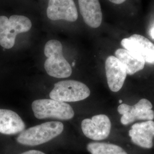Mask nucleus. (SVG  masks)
I'll return each instance as SVG.
<instances>
[{
	"instance_id": "obj_1",
	"label": "nucleus",
	"mask_w": 154,
	"mask_h": 154,
	"mask_svg": "<svg viewBox=\"0 0 154 154\" xmlns=\"http://www.w3.org/2000/svg\"><path fill=\"white\" fill-rule=\"evenodd\" d=\"M44 53L47 57L45 62V69L50 76L65 78L72 75V66L63 57L60 41L56 39L48 41L45 46Z\"/></svg>"
},
{
	"instance_id": "obj_2",
	"label": "nucleus",
	"mask_w": 154,
	"mask_h": 154,
	"mask_svg": "<svg viewBox=\"0 0 154 154\" xmlns=\"http://www.w3.org/2000/svg\"><path fill=\"white\" fill-rule=\"evenodd\" d=\"M63 128L60 122H48L24 130L17 138V141L25 146H38L60 135Z\"/></svg>"
},
{
	"instance_id": "obj_3",
	"label": "nucleus",
	"mask_w": 154,
	"mask_h": 154,
	"mask_svg": "<svg viewBox=\"0 0 154 154\" xmlns=\"http://www.w3.org/2000/svg\"><path fill=\"white\" fill-rule=\"evenodd\" d=\"M32 26V21L27 17L0 16V45L6 49H11L15 44L17 35L28 32Z\"/></svg>"
},
{
	"instance_id": "obj_4",
	"label": "nucleus",
	"mask_w": 154,
	"mask_h": 154,
	"mask_svg": "<svg viewBox=\"0 0 154 154\" xmlns=\"http://www.w3.org/2000/svg\"><path fill=\"white\" fill-rule=\"evenodd\" d=\"M35 118L39 119L54 118L59 120H69L74 116L72 106L66 102L54 99H38L32 105Z\"/></svg>"
},
{
	"instance_id": "obj_5",
	"label": "nucleus",
	"mask_w": 154,
	"mask_h": 154,
	"mask_svg": "<svg viewBox=\"0 0 154 154\" xmlns=\"http://www.w3.org/2000/svg\"><path fill=\"white\" fill-rule=\"evenodd\" d=\"M90 95V89L83 83L75 80H65L55 83L49 96L51 99L66 103L82 100L88 98Z\"/></svg>"
},
{
	"instance_id": "obj_6",
	"label": "nucleus",
	"mask_w": 154,
	"mask_h": 154,
	"mask_svg": "<svg viewBox=\"0 0 154 154\" xmlns=\"http://www.w3.org/2000/svg\"><path fill=\"white\" fill-rule=\"evenodd\" d=\"M152 105L148 99H140L133 106L122 103L118 107V112L121 115V122L127 125L136 121H152L154 111Z\"/></svg>"
},
{
	"instance_id": "obj_7",
	"label": "nucleus",
	"mask_w": 154,
	"mask_h": 154,
	"mask_svg": "<svg viewBox=\"0 0 154 154\" xmlns=\"http://www.w3.org/2000/svg\"><path fill=\"white\" fill-rule=\"evenodd\" d=\"M121 45L146 63L154 65V44L141 34H134L122 39Z\"/></svg>"
},
{
	"instance_id": "obj_8",
	"label": "nucleus",
	"mask_w": 154,
	"mask_h": 154,
	"mask_svg": "<svg viewBox=\"0 0 154 154\" xmlns=\"http://www.w3.org/2000/svg\"><path fill=\"white\" fill-rule=\"evenodd\" d=\"M84 135L93 140H102L110 135L111 123L109 118L105 114L94 116L91 119H85L81 123Z\"/></svg>"
},
{
	"instance_id": "obj_9",
	"label": "nucleus",
	"mask_w": 154,
	"mask_h": 154,
	"mask_svg": "<svg viewBox=\"0 0 154 154\" xmlns=\"http://www.w3.org/2000/svg\"><path fill=\"white\" fill-rule=\"evenodd\" d=\"M46 12L48 18L52 21L75 22L78 18L74 0H49Z\"/></svg>"
},
{
	"instance_id": "obj_10",
	"label": "nucleus",
	"mask_w": 154,
	"mask_h": 154,
	"mask_svg": "<svg viewBox=\"0 0 154 154\" xmlns=\"http://www.w3.org/2000/svg\"><path fill=\"white\" fill-rule=\"evenodd\" d=\"M105 70L108 86L113 92L119 91L126 78L125 66L116 56H109L105 62Z\"/></svg>"
},
{
	"instance_id": "obj_11",
	"label": "nucleus",
	"mask_w": 154,
	"mask_h": 154,
	"mask_svg": "<svg viewBox=\"0 0 154 154\" xmlns=\"http://www.w3.org/2000/svg\"><path fill=\"white\" fill-rule=\"evenodd\" d=\"M128 134L135 144L144 149H151L154 137V121H146L134 124Z\"/></svg>"
},
{
	"instance_id": "obj_12",
	"label": "nucleus",
	"mask_w": 154,
	"mask_h": 154,
	"mask_svg": "<svg viewBox=\"0 0 154 154\" xmlns=\"http://www.w3.org/2000/svg\"><path fill=\"white\" fill-rule=\"evenodd\" d=\"M78 4L85 23L90 28H99L103 19L99 0H78Z\"/></svg>"
},
{
	"instance_id": "obj_13",
	"label": "nucleus",
	"mask_w": 154,
	"mask_h": 154,
	"mask_svg": "<svg viewBox=\"0 0 154 154\" xmlns=\"http://www.w3.org/2000/svg\"><path fill=\"white\" fill-rule=\"evenodd\" d=\"M25 130V124L14 111L0 109V133L15 135Z\"/></svg>"
},
{
	"instance_id": "obj_14",
	"label": "nucleus",
	"mask_w": 154,
	"mask_h": 154,
	"mask_svg": "<svg viewBox=\"0 0 154 154\" xmlns=\"http://www.w3.org/2000/svg\"><path fill=\"white\" fill-rule=\"evenodd\" d=\"M115 56L125 66L128 75H131L142 70L145 66L146 62L143 60L123 48L116 50Z\"/></svg>"
},
{
	"instance_id": "obj_15",
	"label": "nucleus",
	"mask_w": 154,
	"mask_h": 154,
	"mask_svg": "<svg viewBox=\"0 0 154 154\" xmlns=\"http://www.w3.org/2000/svg\"><path fill=\"white\" fill-rule=\"evenodd\" d=\"M87 149L91 154H128L121 147L111 143L91 142Z\"/></svg>"
},
{
	"instance_id": "obj_16",
	"label": "nucleus",
	"mask_w": 154,
	"mask_h": 154,
	"mask_svg": "<svg viewBox=\"0 0 154 154\" xmlns=\"http://www.w3.org/2000/svg\"><path fill=\"white\" fill-rule=\"evenodd\" d=\"M20 154H45L44 152L38 151V150H30L26 152H24L23 153Z\"/></svg>"
},
{
	"instance_id": "obj_17",
	"label": "nucleus",
	"mask_w": 154,
	"mask_h": 154,
	"mask_svg": "<svg viewBox=\"0 0 154 154\" xmlns=\"http://www.w3.org/2000/svg\"><path fill=\"white\" fill-rule=\"evenodd\" d=\"M111 3L116 4V5H120L123 4L126 0H109Z\"/></svg>"
},
{
	"instance_id": "obj_18",
	"label": "nucleus",
	"mask_w": 154,
	"mask_h": 154,
	"mask_svg": "<svg viewBox=\"0 0 154 154\" xmlns=\"http://www.w3.org/2000/svg\"><path fill=\"white\" fill-rule=\"evenodd\" d=\"M150 35L152 38L154 39V26L151 29V32H150Z\"/></svg>"
},
{
	"instance_id": "obj_19",
	"label": "nucleus",
	"mask_w": 154,
	"mask_h": 154,
	"mask_svg": "<svg viewBox=\"0 0 154 154\" xmlns=\"http://www.w3.org/2000/svg\"><path fill=\"white\" fill-rule=\"evenodd\" d=\"M122 102H123V100H121V99H120V100H119V103H120V104H122Z\"/></svg>"
}]
</instances>
